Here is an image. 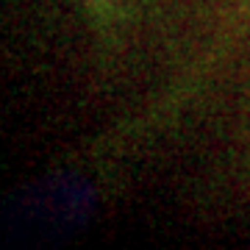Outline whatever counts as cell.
Masks as SVG:
<instances>
[{"instance_id":"cell-1","label":"cell","mask_w":250,"mask_h":250,"mask_svg":"<svg viewBox=\"0 0 250 250\" xmlns=\"http://www.w3.org/2000/svg\"><path fill=\"white\" fill-rule=\"evenodd\" d=\"M92 189L81 178H50L14 203L11 233L25 242H50L72 233L89 214Z\"/></svg>"}]
</instances>
